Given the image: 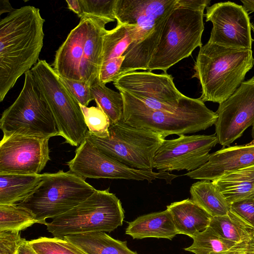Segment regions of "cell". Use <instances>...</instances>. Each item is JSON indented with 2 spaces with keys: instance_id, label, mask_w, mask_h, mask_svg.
<instances>
[{
  "instance_id": "obj_1",
  "label": "cell",
  "mask_w": 254,
  "mask_h": 254,
  "mask_svg": "<svg viewBox=\"0 0 254 254\" xmlns=\"http://www.w3.org/2000/svg\"><path fill=\"white\" fill-rule=\"evenodd\" d=\"M45 19L40 9L26 5L0 21V101L17 79L37 63L43 46Z\"/></svg>"
},
{
  "instance_id": "obj_2",
  "label": "cell",
  "mask_w": 254,
  "mask_h": 254,
  "mask_svg": "<svg viewBox=\"0 0 254 254\" xmlns=\"http://www.w3.org/2000/svg\"><path fill=\"white\" fill-rule=\"evenodd\" d=\"M252 49L224 47L207 43L200 48L192 78L199 80L203 102L220 104L229 98L244 82L253 67Z\"/></svg>"
},
{
  "instance_id": "obj_3",
  "label": "cell",
  "mask_w": 254,
  "mask_h": 254,
  "mask_svg": "<svg viewBox=\"0 0 254 254\" xmlns=\"http://www.w3.org/2000/svg\"><path fill=\"white\" fill-rule=\"evenodd\" d=\"M175 0H116L117 23L138 27L135 40L123 56V66L130 71L146 70L159 43L166 20Z\"/></svg>"
},
{
  "instance_id": "obj_4",
  "label": "cell",
  "mask_w": 254,
  "mask_h": 254,
  "mask_svg": "<svg viewBox=\"0 0 254 254\" xmlns=\"http://www.w3.org/2000/svg\"><path fill=\"white\" fill-rule=\"evenodd\" d=\"M124 101L123 121L135 127L159 132L166 137L204 130L214 125L217 115L199 98L186 96L174 112L155 110L129 94L119 91Z\"/></svg>"
},
{
  "instance_id": "obj_5",
  "label": "cell",
  "mask_w": 254,
  "mask_h": 254,
  "mask_svg": "<svg viewBox=\"0 0 254 254\" xmlns=\"http://www.w3.org/2000/svg\"><path fill=\"white\" fill-rule=\"evenodd\" d=\"M96 189L85 179L71 172L59 170L42 174L40 182L22 201L16 204L33 213L37 223L46 225L90 196Z\"/></svg>"
},
{
  "instance_id": "obj_6",
  "label": "cell",
  "mask_w": 254,
  "mask_h": 254,
  "mask_svg": "<svg viewBox=\"0 0 254 254\" xmlns=\"http://www.w3.org/2000/svg\"><path fill=\"white\" fill-rule=\"evenodd\" d=\"M204 15V10L191 8L177 0L166 20L147 70L167 73L171 66L191 56L195 49L201 48Z\"/></svg>"
},
{
  "instance_id": "obj_7",
  "label": "cell",
  "mask_w": 254,
  "mask_h": 254,
  "mask_svg": "<svg viewBox=\"0 0 254 254\" xmlns=\"http://www.w3.org/2000/svg\"><path fill=\"white\" fill-rule=\"evenodd\" d=\"M120 200L109 189L96 190L88 198L46 225L54 237L96 232H111L123 224Z\"/></svg>"
},
{
  "instance_id": "obj_8",
  "label": "cell",
  "mask_w": 254,
  "mask_h": 254,
  "mask_svg": "<svg viewBox=\"0 0 254 254\" xmlns=\"http://www.w3.org/2000/svg\"><path fill=\"white\" fill-rule=\"evenodd\" d=\"M0 128L4 137L18 135L50 138L59 135L52 112L31 70L25 73L16 99L2 112Z\"/></svg>"
},
{
  "instance_id": "obj_9",
  "label": "cell",
  "mask_w": 254,
  "mask_h": 254,
  "mask_svg": "<svg viewBox=\"0 0 254 254\" xmlns=\"http://www.w3.org/2000/svg\"><path fill=\"white\" fill-rule=\"evenodd\" d=\"M30 70L52 112L59 135L65 143L79 146L88 131L79 103L45 60H39Z\"/></svg>"
},
{
  "instance_id": "obj_10",
  "label": "cell",
  "mask_w": 254,
  "mask_h": 254,
  "mask_svg": "<svg viewBox=\"0 0 254 254\" xmlns=\"http://www.w3.org/2000/svg\"><path fill=\"white\" fill-rule=\"evenodd\" d=\"M109 135L97 136L88 131L86 139L106 155L128 166L141 170H153V159L165 140L163 134L135 127L123 120L111 124Z\"/></svg>"
},
{
  "instance_id": "obj_11",
  "label": "cell",
  "mask_w": 254,
  "mask_h": 254,
  "mask_svg": "<svg viewBox=\"0 0 254 254\" xmlns=\"http://www.w3.org/2000/svg\"><path fill=\"white\" fill-rule=\"evenodd\" d=\"M73 159L67 163L69 171L84 179L106 178L147 181L164 180L171 183L175 175L130 167L106 155L86 139L78 146Z\"/></svg>"
},
{
  "instance_id": "obj_12",
  "label": "cell",
  "mask_w": 254,
  "mask_h": 254,
  "mask_svg": "<svg viewBox=\"0 0 254 254\" xmlns=\"http://www.w3.org/2000/svg\"><path fill=\"white\" fill-rule=\"evenodd\" d=\"M173 76L166 72L134 71L113 82L119 91L126 92L155 110L175 112L186 97L176 87Z\"/></svg>"
},
{
  "instance_id": "obj_13",
  "label": "cell",
  "mask_w": 254,
  "mask_h": 254,
  "mask_svg": "<svg viewBox=\"0 0 254 254\" xmlns=\"http://www.w3.org/2000/svg\"><path fill=\"white\" fill-rule=\"evenodd\" d=\"M179 136L163 141L155 154L153 169L167 172L194 171L208 161L210 151L218 143L215 133Z\"/></svg>"
},
{
  "instance_id": "obj_14",
  "label": "cell",
  "mask_w": 254,
  "mask_h": 254,
  "mask_svg": "<svg viewBox=\"0 0 254 254\" xmlns=\"http://www.w3.org/2000/svg\"><path fill=\"white\" fill-rule=\"evenodd\" d=\"M49 139L18 135L2 137L0 174H40L50 160Z\"/></svg>"
},
{
  "instance_id": "obj_15",
  "label": "cell",
  "mask_w": 254,
  "mask_h": 254,
  "mask_svg": "<svg viewBox=\"0 0 254 254\" xmlns=\"http://www.w3.org/2000/svg\"><path fill=\"white\" fill-rule=\"evenodd\" d=\"M206 9V21H210L213 25L208 42L229 48L252 49L251 23L242 5L231 1L220 2Z\"/></svg>"
},
{
  "instance_id": "obj_16",
  "label": "cell",
  "mask_w": 254,
  "mask_h": 254,
  "mask_svg": "<svg viewBox=\"0 0 254 254\" xmlns=\"http://www.w3.org/2000/svg\"><path fill=\"white\" fill-rule=\"evenodd\" d=\"M214 124L218 143L229 146L254 123V76L219 104Z\"/></svg>"
},
{
  "instance_id": "obj_17",
  "label": "cell",
  "mask_w": 254,
  "mask_h": 254,
  "mask_svg": "<svg viewBox=\"0 0 254 254\" xmlns=\"http://www.w3.org/2000/svg\"><path fill=\"white\" fill-rule=\"evenodd\" d=\"M254 164V145L248 144L223 147L210 154L208 161L185 174L192 179L214 181L227 171Z\"/></svg>"
},
{
  "instance_id": "obj_18",
  "label": "cell",
  "mask_w": 254,
  "mask_h": 254,
  "mask_svg": "<svg viewBox=\"0 0 254 254\" xmlns=\"http://www.w3.org/2000/svg\"><path fill=\"white\" fill-rule=\"evenodd\" d=\"M91 21V17L80 18L56 51L53 68L60 77L81 80L79 68Z\"/></svg>"
},
{
  "instance_id": "obj_19",
  "label": "cell",
  "mask_w": 254,
  "mask_h": 254,
  "mask_svg": "<svg viewBox=\"0 0 254 254\" xmlns=\"http://www.w3.org/2000/svg\"><path fill=\"white\" fill-rule=\"evenodd\" d=\"M91 17L89 29L85 43L79 72L81 80L91 85L99 77L102 64L103 38L106 32L108 21Z\"/></svg>"
},
{
  "instance_id": "obj_20",
  "label": "cell",
  "mask_w": 254,
  "mask_h": 254,
  "mask_svg": "<svg viewBox=\"0 0 254 254\" xmlns=\"http://www.w3.org/2000/svg\"><path fill=\"white\" fill-rule=\"evenodd\" d=\"M171 213L178 234L192 238L205 230L212 217L191 199L171 203L167 206Z\"/></svg>"
},
{
  "instance_id": "obj_21",
  "label": "cell",
  "mask_w": 254,
  "mask_h": 254,
  "mask_svg": "<svg viewBox=\"0 0 254 254\" xmlns=\"http://www.w3.org/2000/svg\"><path fill=\"white\" fill-rule=\"evenodd\" d=\"M126 234L133 239L156 238L169 240L178 234L173 217L167 209L138 217L128 223Z\"/></svg>"
},
{
  "instance_id": "obj_22",
  "label": "cell",
  "mask_w": 254,
  "mask_h": 254,
  "mask_svg": "<svg viewBox=\"0 0 254 254\" xmlns=\"http://www.w3.org/2000/svg\"><path fill=\"white\" fill-rule=\"evenodd\" d=\"M212 182L230 204L254 196V164L227 171Z\"/></svg>"
},
{
  "instance_id": "obj_23",
  "label": "cell",
  "mask_w": 254,
  "mask_h": 254,
  "mask_svg": "<svg viewBox=\"0 0 254 254\" xmlns=\"http://www.w3.org/2000/svg\"><path fill=\"white\" fill-rule=\"evenodd\" d=\"M209 226L226 240L254 247V227L231 210L226 215L212 217Z\"/></svg>"
},
{
  "instance_id": "obj_24",
  "label": "cell",
  "mask_w": 254,
  "mask_h": 254,
  "mask_svg": "<svg viewBox=\"0 0 254 254\" xmlns=\"http://www.w3.org/2000/svg\"><path fill=\"white\" fill-rule=\"evenodd\" d=\"M63 239L87 254H138L128 248L126 241L116 240L104 232L68 235Z\"/></svg>"
},
{
  "instance_id": "obj_25",
  "label": "cell",
  "mask_w": 254,
  "mask_h": 254,
  "mask_svg": "<svg viewBox=\"0 0 254 254\" xmlns=\"http://www.w3.org/2000/svg\"><path fill=\"white\" fill-rule=\"evenodd\" d=\"M191 238L192 244L184 250L194 254H254V247L239 245L226 240L209 226Z\"/></svg>"
},
{
  "instance_id": "obj_26",
  "label": "cell",
  "mask_w": 254,
  "mask_h": 254,
  "mask_svg": "<svg viewBox=\"0 0 254 254\" xmlns=\"http://www.w3.org/2000/svg\"><path fill=\"white\" fill-rule=\"evenodd\" d=\"M190 199L212 217L227 214L230 204L212 181L200 180L190 188Z\"/></svg>"
},
{
  "instance_id": "obj_27",
  "label": "cell",
  "mask_w": 254,
  "mask_h": 254,
  "mask_svg": "<svg viewBox=\"0 0 254 254\" xmlns=\"http://www.w3.org/2000/svg\"><path fill=\"white\" fill-rule=\"evenodd\" d=\"M42 174H0V204H13L24 199L41 181Z\"/></svg>"
},
{
  "instance_id": "obj_28",
  "label": "cell",
  "mask_w": 254,
  "mask_h": 254,
  "mask_svg": "<svg viewBox=\"0 0 254 254\" xmlns=\"http://www.w3.org/2000/svg\"><path fill=\"white\" fill-rule=\"evenodd\" d=\"M138 31L137 25L119 23L113 29L107 30L103 38L102 64L123 56L135 40Z\"/></svg>"
},
{
  "instance_id": "obj_29",
  "label": "cell",
  "mask_w": 254,
  "mask_h": 254,
  "mask_svg": "<svg viewBox=\"0 0 254 254\" xmlns=\"http://www.w3.org/2000/svg\"><path fill=\"white\" fill-rule=\"evenodd\" d=\"M94 100L108 117L111 124L123 120L124 101L121 93L115 91L97 78L90 86Z\"/></svg>"
},
{
  "instance_id": "obj_30",
  "label": "cell",
  "mask_w": 254,
  "mask_h": 254,
  "mask_svg": "<svg viewBox=\"0 0 254 254\" xmlns=\"http://www.w3.org/2000/svg\"><path fill=\"white\" fill-rule=\"evenodd\" d=\"M37 223L34 215L25 208L13 204H0V231H20Z\"/></svg>"
},
{
  "instance_id": "obj_31",
  "label": "cell",
  "mask_w": 254,
  "mask_h": 254,
  "mask_svg": "<svg viewBox=\"0 0 254 254\" xmlns=\"http://www.w3.org/2000/svg\"><path fill=\"white\" fill-rule=\"evenodd\" d=\"M29 242L37 254H87L63 238L40 237Z\"/></svg>"
},
{
  "instance_id": "obj_32",
  "label": "cell",
  "mask_w": 254,
  "mask_h": 254,
  "mask_svg": "<svg viewBox=\"0 0 254 254\" xmlns=\"http://www.w3.org/2000/svg\"><path fill=\"white\" fill-rule=\"evenodd\" d=\"M80 106L88 131L100 137L109 136L111 123L101 108L98 106L88 107L81 105Z\"/></svg>"
},
{
  "instance_id": "obj_33",
  "label": "cell",
  "mask_w": 254,
  "mask_h": 254,
  "mask_svg": "<svg viewBox=\"0 0 254 254\" xmlns=\"http://www.w3.org/2000/svg\"><path fill=\"white\" fill-rule=\"evenodd\" d=\"M80 1L83 17H96L109 22L116 20L115 6L116 0H80Z\"/></svg>"
},
{
  "instance_id": "obj_34",
  "label": "cell",
  "mask_w": 254,
  "mask_h": 254,
  "mask_svg": "<svg viewBox=\"0 0 254 254\" xmlns=\"http://www.w3.org/2000/svg\"><path fill=\"white\" fill-rule=\"evenodd\" d=\"M60 79L80 105L87 106L94 100L91 92V85L87 82L61 77Z\"/></svg>"
},
{
  "instance_id": "obj_35",
  "label": "cell",
  "mask_w": 254,
  "mask_h": 254,
  "mask_svg": "<svg viewBox=\"0 0 254 254\" xmlns=\"http://www.w3.org/2000/svg\"><path fill=\"white\" fill-rule=\"evenodd\" d=\"M25 240L21 237L19 231H0V254H17Z\"/></svg>"
},
{
  "instance_id": "obj_36",
  "label": "cell",
  "mask_w": 254,
  "mask_h": 254,
  "mask_svg": "<svg viewBox=\"0 0 254 254\" xmlns=\"http://www.w3.org/2000/svg\"><path fill=\"white\" fill-rule=\"evenodd\" d=\"M124 56L111 59L101 64L99 72V79L103 83L115 81L120 75Z\"/></svg>"
},
{
  "instance_id": "obj_37",
  "label": "cell",
  "mask_w": 254,
  "mask_h": 254,
  "mask_svg": "<svg viewBox=\"0 0 254 254\" xmlns=\"http://www.w3.org/2000/svg\"><path fill=\"white\" fill-rule=\"evenodd\" d=\"M230 210L254 227V196L231 203Z\"/></svg>"
},
{
  "instance_id": "obj_38",
  "label": "cell",
  "mask_w": 254,
  "mask_h": 254,
  "mask_svg": "<svg viewBox=\"0 0 254 254\" xmlns=\"http://www.w3.org/2000/svg\"><path fill=\"white\" fill-rule=\"evenodd\" d=\"M178 2L191 8L204 10L208 6L210 3V0H178Z\"/></svg>"
},
{
  "instance_id": "obj_39",
  "label": "cell",
  "mask_w": 254,
  "mask_h": 254,
  "mask_svg": "<svg viewBox=\"0 0 254 254\" xmlns=\"http://www.w3.org/2000/svg\"><path fill=\"white\" fill-rule=\"evenodd\" d=\"M68 8L76 13L80 18L84 16L82 7L80 0H66Z\"/></svg>"
},
{
  "instance_id": "obj_40",
  "label": "cell",
  "mask_w": 254,
  "mask_h": 254,
  "mask_svg": "<svg viewBox=\"0 0 254 254\" xmlns=\"http://www.w3.org/2000/svg\"><path fill=\"white\" fill-rule=\"evenodd\" d=\"M17 254H37L29 244L25 240L19 247Z\"/></svg>"
},
{
  "instance_id": "obj_41",
  "label": "cell",
  "mask_w": 254,
  "mask_h": 254,
  "mask_svg": "<svg viewBox=\"0 0 254 254\" xmlns=\"http://www.w3.org/2000/svg\"><path fill=\"white\" fill-rule=\"evenodd\" d=\"M14 10L8 0H0V15L6 12L10 13Z\"/></svg>"
},
{
  "instance_id": "obj_42",
  "label": "cell",
  "mask_w": 254,
  "mask_h": 254,
  "mask_svg": "<svg viewBox=\"0 0 254 254\" xmlns=\"http://www.w3.org/2000/svg\"><path fill=\"white\" fill-rule=\"evenodd\" d=\"M243 7L245 11L248 12H254V0H241Z\"/></svg>"
},
{
  "instance_id": "obj_43",
  "label": "cell",
  "mask_w": 254,
  "mask_h": 254,
  "mask_svg": "<svg viewBox=\"0 0 254 254\" xmlns=\"http://www.w3.org/2000/svg\"><path fill=\"white\" fill-rule=\"evenodd\" d=\"M252 136L253 139H254V123L253 124V125L252 126Z\"/></svg>"
},
{
  "instance_id": "obj_44",
  "label": "cell",
  "mask_w": 254,
  "mask_h": 254,
  "mask_svg": "<svg viewBox=\"0 0 254 254\" xmlns=\"http://www.w3.org/2000/svg\"><path fill=\"white\" fill-rule=\"evenodd\" d=\"M251 28L254 34V24L251 23ZM253 41H254V38L253 39Z\"/></svg>"
},
{
  "instance_id": "obj_45",
  "label": "cell",
  "mask_w": 254,
  "mask_h": 254,
  "mask_svg": "<svg viewBox=\"0 0 254 254\" xmlns=\"http://www.w3.org/2000/svg\"><path fill=\"white\" fill-rule=\"evenodd\" d=\"M248 144L250 145H254V139H253L251 142Z\"/></svg>"
},
{
  "instance_id": "obj_46",
  "label": "cell",
  "mask_w": 254,
  "mask_h": 254,
  "mask_svg": "<svg viewBox=\"0 0 254 254\" xmlns=\"http://www.w3.org/2000/svg\"></svg>"
}]
</instances>
